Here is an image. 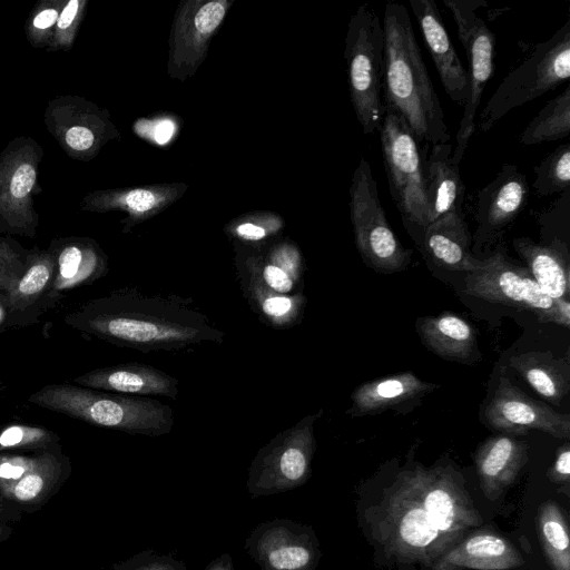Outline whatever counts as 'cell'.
I'll return each instance as SVG.
<instances>
[{
	"label": "cell",
	"instance_id": "cell-1",
	"mask_svg": "<svg viewBox=\"0 0 570 570\" xmlns=\"http://www.w3.org/2000/svg\"><path fill=\"white\" fill-rule=\"evenodd\" d=\"M354 509L373 563L384 570H431L484 524L463 474L450 462L385 465L355 489Z\"/></svg>",
	"mask_w": 570,
	"mask_h": 570
},
{
	"label": "cell",
	"instance_id": "cell-2",
	"mask_svg": "<svg viewBox=\"0 0 570 570\" xmlns=\"http://www.w3.org/2000/svg\"><path fill=\"white\" fill-rule=\"evenodd\" d=\"M63 322L82 335L142 353L181 352L204 343L219 344L225 337L188 301L134 287L91 298L68 313Z\"/></svg>",
	"mask_w": 570,
	"mask_h": 570
},
{
	"label": "cell",
	"instance_id": "cell-3",
	"mask_svg": "<svg viewBox=\"0 0 570 570\" xmlns=\"http://www.w3.org/2000/svg\"><path fill=\"white\" fill-rule=\"evenodd\" d=\"M382 26L383 105L397 111L421 142L431 146L450 142L451 134L445 115L406 7L395 1L386 2Z\"/></svg>",
	"mask_w": 570,
	"mask_h": 570
},
{
	"label": "cell",
	"instance_id": "cell-4",
	"mask_svg": "<svg viewBox=\"0 0 570 570\" xmlns=\"http://www.w3.org/2000/svg\"><path fill=\"white\" fill-rule=\"evenodd\" d=\"M28 402L83 421L129 434L160 436L174 426L171 409L160 401L106 392L76 384H48Z\"/></svg>",
	"mask_w": 570,
	"mask_h": 570
},
{
	"label": "cell",
	"instance_id": "cell-5",
	"mask_svg": "<svg viewBox=\"0 0 570 570\" xmlns=\"http://www.w3.org/2000/svg\"><path fill=\"white\" fill-rule=\"evenodd\" d=\"M379 128L391 197L407 233L417 243L429 225L425 164L429 145L421 142L404 118L389 106Z\"/></svg>",
	"mask_w": 570,
	"mask_h": 570
},
{
	"label": "cell",
	"instance_id": "cell-6",
	"mask_svg": "<svg viewBox=\"0 0 570 570\" xmlns=\"http://www.w3.org/2000/svg\"><path fill=\"white\" fill-rule=\"evenodd\" d=\"M570 77V19L546 41L534 45L530 55L498 86L479 116L478 127L485 132L508 115Z\"/></svg>",
	"mask_w": 570,
	"mask_h": 570
},
{
	"label": "cell",
	"instance_id": "cell-7",
	"mask_svg": "<svg viewBox=\"0 0 570 570\" xmlns=\"http://www.w3.org/2000/svg\"><path fill=\"white\" fill-rule=\"evenodd\" d=\"M345 58L351 101L365 135L379 130L384 106V32L375 10L361 4L351 18Z\"/></svg>",
	"mask_w": 570,
	"mask_h": 570
},
{
	"label": "cell",
	"instance_id": "cell-8",
	"mask_svg": "<svg viewBox=\"0 0 570 570\" xmlns=\"http://www.w3.org/2000/svg\"><path fill=\"white\" fill-rule=\"evenodd\" d=\"M466 294L492 303L535 314L541 323L570 326V302L552 299L534 282L529 271L514 264L501 246L464 278Z\"/></svg>",
	"mask_w": 570,
	"mask_h": 570
},
{
	"label": "cell",
	"instance_id": "cell-9",
	"mask_svg": "<svg viewBox=\"0 0 570 570\" xmlns=\"http://www.w3.org/2000/svg\"><path fill=\"white\" fill-rule=\"evenodd\" d=\"M350 209L355 245L363 263L382 274L405 271L411 264L412 250L403 246L390 226L376 180L364 157L352 177Z\"/></svg>",
	"mask_w": 570,
	"mask_h": 570
},
{
	"label": "cell",
	"instance_id": "cell-10",
	"mask_svg": "<svg viewBox=\"0 0 570 570\" xmlns=\"http://www.w3.org/2000/svg\"><path fill=\"white\" fill-rule=\"evenodd\" d=\"M322 414L320 410L304 416L257 451L246 482L253 498L283 493L309 480L316 450L314 424Z\"/></svg>",
	"mask_w": 570,
	"mask_h": 570
},
{
	"label": "cell",
	"instance_id": "cell-11",
	"mask_svg": "<svg viewBox=\"0 0 570 570\" xmlns=\"http://www.w3.org/2000/svg\"><path fill=\"white\" fill-rule=\"evenodd\" d=\"M456 26L468 59L469 95L455 135L453 161L459 165L475 131V118L482 95L494 71L495 36L478 9L487 7L483 0H443Z\"/></svg>",
	"mask_w": 570,
	"mask_h": 570
},
{
	"label": "cell",
	"instance_id": "cell-12",
	"mask_svg": "<svg viewBox=\"0 0 570 570\" xmlns=\"http://www.w3.org/2000/svg\"><path fill=\"white\" fill-rule=\"evenodd\" d=\"M244 548L261 570H315L323 556L311 525L278 518L257 524Z\"/></svg>",
	"mask_w": 570,
	"mask_h": 570
},
{
	"label": "cell",
	"instance_id": "cell-13",
	"mask_svg": "<svg viewBox=\"0 0 570 570\" xmlns=\"http://www.w3.org/2000/svg\"><path fill=\"white\" fill-rule=\"evenodd\" d=\"M481 419L492 431L508 435H524L539 430L553 438L569 441L570 416L559 413L500 376L492 397L485 403Z\"/></svg>",
	"mask_w": 570,
	"mask_h": 570
},
{
	"label": "cell",
	"instance_id": "cell-14",
	"mask_svg": "<svg viewBox=\"0 0 570 570\" xmlns=\"http://www.w3.org/2000/svg\"><path fill=\"white\" fill-rule=\"evenodd\" d=\"M530 187L512 164H504L495 177L479 190L474 203V247L490 245L517 220L525 208Z\"/></svg>",
	"mask_w": 570,
	"mask_h": 570
},
{
	"label": "cell",
	"instance_id": "cell-15",
	"mask_svg": "<svg viewBox=\"0 0 570 570\" xmlns=\"http://www.w3.org/2000/svg\"><path fill=\"white\" fill-rule=\"evenodd\" d=\"M0 163V230L35 237L37 217L30 194L37 180L36 151L21 144Z\"/></svg>",
	"mask_w": 570,
	"mask_h": 570
},
{
	"label": "cell",
	"instance_id": "cell-16",
	"mask_svg": "<svg viewBox=\"0 0 570 570\" xmlns=\"http://www.w3.org/2000/svg\"><path fill=\"white\" fill-rule=\"evenodd\" d=\"M524 566L521 551L507 535L482 524L439 558L431 570H522Z\"/></svg>",
	"mask_w": 570,
	"mask_h": 570
},
{
	"label": "cell",
	"instance_id": "cell-17",
	"mask_svg": "<svg viewBox=\"0 0 570 570\" xmlns=\"http://www.w3.org/2000/svg\"><path fill=\"white\" fill-rule=\"evenodd\" d=\"M423 41L449 98L463 107L469 95V78L433 0H410Z\"/></svg>",
	"mask_w": 570,
	"mask_h": 570
},
{
	"label": "cell",
	"instance_id": "cell-18",
	"mask_svg": "<svg viewBox=\"0 0 570 570\" xmlns=\"http://www.w3.org/2000/svg\"><path fill=\"white\" fill-rule=\"evenodd\" d=\"M55 276L45 301V312L52 309L67 292L89 285L107 274V259L89 239L65 238L52 242Z\"/></svg>",
	"mask_w": 570,
	"mask_h": 570
},
{
	"label": "cell",
	"instance_id": "cell-19",
	"mask_svg": "<svg viewBox=\"0 0 570 570\" xmlns=\"http://www.w3.org/2000/svg\"><path fill=\"white\" fill-rule=\"evenodd\" d=\"M528 460V444L518 436L499 433L485 439L474 453L483 495L498 500L517 482Z\"/></svg>",
	"mask_w": 570,
	"mask_h": 570
},
{
	"label": "cell",
	"instance_id": "cell-20",
	"mask_svg": "<svg viewBox=\"0 0 570 570\" xmlns=\"http://www.w3.org/2000/svg\"><path fill=\"white\" fill-rule=\"evenodd\" d=\"M76 385L131 396H166L178 394L176 377L154 366L131 362L99 367L72 379Z\"/></svg>",
	"mask_w": 570,
	"mask_h": 570
},
{
	"label": "cell",
	"instance_id": "cell-21",
	"mask_svg": "<svg viewBox=\"0 0 570 570\" xmlns=\"http://www.w3.org/2000/svg\"><path fill=\"white\" fill-rule=\"evenodd\" d=\"M471 243L465 214L449 213L424 228L419 246L438 267L468 274L482 265V259L473 255Z\"/></svg>",
	"mask_w": 570,
	"mask_h": 570
},
{
	"label": "cell",
	"instance_id": "cell-22",
	"mask_svg": "<svg viewBox=\"0 0 570 570\" xmlns=\"http://www.w3.org/2000/svg\"><path fill=\"white\" fill-rule=\"evenodd\" d=\"M439 385L425 382L414 373L406 371L377 377L362 383L351 395L352 405L346 411L350 416L376 415L387 410L401 411V407L416 405L426 394Z\"/></svg>",
	"mask_w": 570,
	"mask_h": 570
},
{
	"label": "cell",
	"instance_id": "cell-23",
	"mask_svg": "<svg viewBox=\"0 0 570 570\" xmlns=\"http://www.w3.org/2000/svg\"><path fill=\"white\" fill-rule=\"evenodd\" d=\"M55 258L48 248L29 250L27 268L7 293V327L35 324L45 313V301L55 276Z\"/></svg>",
	"mask_w": 570,
	"mask_h": 570
},
{
	"label": "cell",
	"instance_id": "cell-24",
	"mask_svg": "<svg viewBox=\"0 0 570 570\" xmlns=\"http://www.w3.org/2000/svg\"><path fill=\"white\" fill-rule=\"evenodd\" d=\"M71 461L62 446L41 451L32 468L2 497L22 512H33L49 501L71 475Z\"/></svg>",
	"mask_w": 570,
	"mask_h": 570
},
{
	"label": "cell",
	"instance_id": "cell-25",
	"mask_svg": "<svg viewBox=\"0 0 570 570\" xmlns=\"http://www.w3.org/2000/svg\"><path fill=\"white\" fill-rule=\"evenodd\" d=\"M237 279L252 311L266 325L285 330L298 325L304 316L306 296L279 294L264 284L250 258L237 264Z\"/></svg>",
	"mask_w": 570,
	"mask_h": 570
},
{
	"label": "cell",
	"instance_id": "cell-26",
	"mask_svg": "<svg viewBox=\"0 0 570 570\" xmlns=\"http://www.w3.org/2000/svg\"><path fill=\"white\" fill-rule=\"evenodd\" d=\"M513 248L540 289L552 299L570 297V253L559 238L539 244L529 237L512 240Z\"/></svg>",
	"mask_w": 570,
	"mask_h": 570
},
{
	"label": "cell",
	"instance_id": "cell-27",
	"mask_svg": "<svg viewBox=\"0 0 570 570\" xmlns=\"http://www.w3.org/2000/svg\"><path fill=\"white\" fill-rule=\"evenodd\" d=\"M453 145L431 147L425 164V196L429 224L449 213L464 214L465 186L459 165L452 159Z\"/></svg>",
	"mask_w": 570,
	"mask_h": 570
},
{
	"label": "cell",
	"instance_id": "cell-28",
	"mask_svg": "<svg viewBox=\"0 0 570 570\" xmlns=\"http://www.w3.org/2000/svg\"><path fill=\"white\" fill-rule=\"evenodd\" d=\"M415 330L423 345L442 358L472 364L479 357L474 327L454 313L417 317Z\"/></svg>",
	"mask_w": 570,
	"mask_h": 570
},
{
	"label": "cell",
	"instance_id": "cell-29",
	"mask_svg": "<svg viewBox=\"0 0 570 570\" xmlns=\"http://www.w3.org/2000/svg\"><path fill=\"white\" fill-rule=\"evenodd\" d=\"M509 365L541 397L560 405L570 391V362L550 352H527L512 355Z\"/></svg>",
	"mask_w": 570,
	"mask_h": 570
},
{
	"label": "cell",
	"instance_id": "cell-30",
	"mask_svg": "<svg viewBox=\"0 0 570 570\" xmlns=\"http://www.w3.org/2000/svg\"><path fill=\"white\" fill-rule=\"evenodd\" d=\"M537 531L542 553L551 570H570L569 522L563 508L553 500L537 511Z\"/></svg>",
	"mask_w": 570,
	"mask_h": 570
},
{
	"label": "cell",
	"instance_id": "cell-31",
	"mask_svg": "<svg viewBox=\"0 0 570 570\" xmlns=\"http://www.w3.org/2000/svg\"><path fill=\"white\" fill-rule=\"evenodd\" d=\"M266 286L283 295L303 293L304 266L298 249L291 245L276 247L266 259L250 258Z\"/></svg>",
	"mask_w": 570,
	"mask_h": 570
},
{
	"label": "cell",
	"instance_id": "cell-32",
	"mask_svg": "<svg viewBox=\"0 0 570 570\" xmlns=\"http://www.w3.org/2000/svg\"><path fill=\"white\" fill-rule=\"evenodd\" d=\"M570 134V87L549 100L530 120L519 137L523 145H538Z\"/></svg>",
	"mask_w": 570,
	"mask_h": 570
},
{
	"label": "cell",
	"instance_id": "cell-33",
	"mask_svg": "<svg viewBox=\"0 0 570 570\" xmlns=\"http://www.w3.org/2000/svg\"><path fill=\"white\" fill-rule=\"evenodd\" d=\"M532 187L538 197L562 194L570 187V144L559 145L534 167Z\"/></svg>",
	"mask_w": 570,
	"mask_h": 570
},
{
	"label": "cell",
	"instance_id": "cell-34",
	"mask_svg": "<svg viewBox=\"0 0 570 570\" xmlns=\"http://www.w3.org/2000/svg\"><path fill=\"white\" fill-rule=\"evenodd\" d=\"M60 444L59 435L28 424L0 425V453L41 452Z\"/></svg>",
	"mask_w": 570,
	"mask_h": 570
},
{
	"label": "cell",
	"instance_id": "cell-35",
	"mask_svg": "<svg viewBox=\"0 0 570 570\" xmlns=\"http://www.w3.org/2000/svg\"><path fill=\"white\" fill-rule=\"evenodd\" d=\"M29 252L12 239L0 237V292L8 293L27 268Z\"/></svg>",
	"mask_w": 570,
	"mask_h": 570
},
{
	"label": "cell",
	"instance_id": "cell-36",
	"mask_svg": "<svg viewBox=\"0 0 570 570\" xmlns=\"http://www.w3.org/2000/svg\"><path fill=\"white\" fill-rule=\"evenodd\" d=\"M110 570H187L186 564L171 553L145 550L115 564Z\"/></svg>",
	"mask_w": 570,
	"mask_h": 570
},
{
	"label": "cell",
	"instance_id": "cell-37",
	"mask_svg": "<svg viewBox=\"0 0 570 570\" xmlns=\"http://www.w3.org/2000/svg\"><path fill=\"white\" fill-rule=\"evenodd\" d=\"M0 453V494L17 483L35 464L37 454Z\"/></svg>",
	"mask_w": 570,
	"mask_h": 570
},
{
	"label": "cell",
	"instance_id": "cell-38",
	"mask_svg": "<svg viewBox=\"0 0 570 570\" xmlns=\"http://www.w3.org/2000/svg\"><path fill=\"white\" fill-rule=\"evenodd\" d=\"M81 4L79 0H70L61 9L56 22V45L60 47L71 45Z\"/></svg>",
	"mask_w": 570,
	"mask_h": 570
},
{
	"label": "cell",
	"instance_id": "cell-39",
	"mask_svg": "<svg viewBox=\"0 0 570 570\" xmlns=\"http://www.w3.org/2000/svg\"><path fill=\"white\" fill-rule=\"evenodd\" d=\"M225 16V4L212 1L203 4L194 17L195 31L200 37H208L222 22Z\"/></svg>",
	"mask_w": 570,
	"mask_h": 570
},
{
	"label": "cell",
	"instance_id": "cell-40",
	"mask_svg": "<svg viewBox=\"0 0 570 570\" xmlns=\"http://www.w3.org/2000/svg\"><path fill=\"white\" fill-rule=\"evenodd\" d=\"M550 482L559 487L569 497L570 490V444L566 441L557 450L556 459L547 471Z\"/></svg>",
	"mask_w": 570,
	"mask_h": 570
},
{
	"label": "cell",
	"instance_id": "cell-41",
	"mask_svg": "<svg viewBox=\"0 0 570 570\" xmlns=\"http://www.w3.org/2000/svg\"><path fill=\"white\" fill-rule=\"evenodd\" d=\"M62 141L69 150L83 153L92 148L96 142V137L88 126L72 124L65 129Z\"/></svg>",
	"mask_w": 570,
	"mask_h": 570
},
{
	"label": "cell",
	"instance_id": "cell-42",
	"mask_svg": "<svg viewBox=\"0 0 570 570\" xmlns=\"http://www.w3.org/2000/svg\"><path fill=\"white\" fill-rule=\"evenodd\" d=\"M124 203L129 210L142 214L151 210L158 203L157 195L147 189H132L124 197Z\"/></svg>",
	"mask_w": 570,
	"mask_h": 570
},
{
	"label": "cell",
	"instance_id": "cell-43",
	"mask_svg": "<svg viewBox=\"0 0 570 570\" xmlns=\"http://www.w3.org/2000/svg\"><path fill=\"white\" fill-rule=\"evenodd\" d=\"M58 17L59 11L57 8H45L33 17L31 28L38 32L47 31L56 24Z\"/></svg>",
	"mask_w": 570,
	"mask_h": 570
},
{
	"label": "cell",
	"instance_id": "cell-44",
	"mask_svg": "<svg viewBox=\"0 0 570 570\" xmlns=\"http://www.w3.org/2000/svg\"><path fill=\"white\" fill-rule=\"evenodd\" d=\"M235 235L244 240H259L266 236V229L254 223H243L235 229Z\"/></svg>",
	"mask_w": 570,
	"mask_h": 570
},
{
	"label": "cell",
	"instance_id": "cell-45",
	"mask_svg": "<svg viewBox=\"0 0 570 570\" xmlns=\"http://www.w3.org/2000/svg\"><path fill=\"white\" fill-rule=\"evenodd\" d=\"M21 515L22 511L0 494V521L6 523L17 522L21 519Z\"/></svg>",
	"mask_w": 570,
	"mask_h": 570
},
{
	"label": "cell",
	"instance_id": "cell-46",
	"mask_svg": "<svg viewBox=\"0 0 570 570\" xmlns=\"http://www.w3.org/2000/svg\"><path fill=\"white\" fill-rule=\"evenodd\" d=\"M173 131L174 125L169 120L157 122L151 130L154 139L159 144L166 142L171 137Z\"/></svg>",
	"mask_w": 570,
	"mask_h": 570
},
{
	"label": "cell",
	"instance_id": "cell-47",
	"mask_svg": "<svg viewBox=\"0 0 570 570\" xmlns=\"http://www.w3.org/2000/svg\"><path fill=\"white\" fill-rule=\"evenodd\" d=\"M205 570H235L233 560L228 553H223L214 559Z\"/></svg>",
	"mask_w": 570,
	"mask_h": 570
},
{
	"label": "cell",
	"instance_id": "cell-48",
	"mask_svg": "<svg viewBox=\"0 0 570 570\" xmlns=\"http://www.w3.org/2000/svg\"><path fill=\"white\" fill-rule=\"evenodd\" d=\"M7 320H8L7 294L0 292V330H2V327H7Z\"/></svg>",
	"mask_w": 570,
	"mask_h": 570
},
{
	"label": "cell",
	"instance_id": "cell-49",
	"mask_svg": "<svg viewBox=\"0 0 570 570\" xmlns=\"http://www.w3.org/2000/svg\"><path fill=\"white\" fill-rule=\"evenodd\" d=\"M12 534V528L10 523L0 521V543L9 539Z\"/></svg>",
	"mask_w": 570,
	"mask_h": 570
}]
</instances>
